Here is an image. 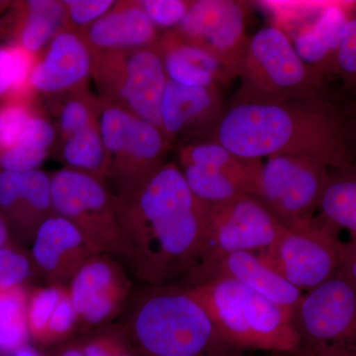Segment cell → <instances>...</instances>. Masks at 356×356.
<instances>
[{"instance_id":"cell-14","label":"cell","mask_w":356,"mask_h":356,"mask_svg":"<svg viewBox=\"0 0 356 356\" xmlns=\"http://www.w3.org/2000/svg\"><path fill=\"white\" fill-rule=\"evenodd\" d=\"M79 325L97 329L116 317L127 301L132 283L113 257H91L67 285Z\"/></svg>"},{"instance_id":"cell-26","label":"cell","mask_w":356,"mask_h":356,"mask_svg":"<svg viewBox=\"0 0 356 356\" xmlns=\"http://www.w3.org/2000/svg\"><path fill=\"white\" fill-rule=\"evenodd\" d=\"M318 210L330 226L346 229L356 240V166L330 170Z\"/></svg>"},{"instance_id":"cell-35","label":"cell","mask_w":356,"mask_h":356,"mask_svg":"<svg viewBox=\"0 0 356 356\" xmlns=\"http://www.w3.org/2000/svg\"><path fill=\"white\" fill-rule=\"evenodd\" d=\"M77 327L79 317L70 299L69 289L65 287L47 327L43 344L62 343L72 336Z\"/></svg>"},{"instance_id":"cell-38","label":"cell","mask_w":356,"mask_h":356,"mask_svg":"<svg viewBox=\"0 0 356 356\" xmlns=\"http://www.w3.org/2000/svg\"><path fill=\"white\" fill-rule=\"evenodd\" d=\"M339 271L356 286V240L341 243Z\"/></svg>"},{"instance_id":"cell-2","label":"cell","mask_w":356,"mask_h":356,"mask_svg":"<svg viewBox=\"0 0 356 356\" xmlns=\"http://www.w3.org/2000/svg\"><path fill=\"white\" fill-rule=\"evenodd\" d=\"M116 204L126 261L138 280L168 286L197 268L208 205L192 193L179 166L165 163L140 191Z\"/></svg>"},{"instance_id":"cell-1","label":"cell","mask_w":356,"mask_h":356,"mask_svg":"<svg viewBox=\"0 0 356 356\" xmlns=\"http://www.w3.org/2000/svg\"><path fill=\"white\" fill-rule=\"evenodd\" d=\"M208 140L242 158L304 156L330 170L356 166V114L343 90L280 102H234Z\"/></svg>"},{"instance_id":"cell-37","label":"cell","mask_w":356,"mask_h":356,"mask_svg":"<svg viewBox=\"0 0 356 356\" xmlns=\"http://www.w3.org/2000/svg\"><path fill=\"white\" fill-rule=\"evenodd\" d=\"M192 1L184 0H142L140 6L156 28L172 30L184 19Z\"/></svg>"},{"instance_id":"cell-7","label":"cell","mask_w":356,"mask_h":356,"mask_svg":"<svg viewBox=\"0 0 356 356\" xmlns=\"http://www.w3.org/2000/svg\"><path fill=\"white\" fill-rule=\"evenodd\" d=\"M91 53L99 99L161 130L159 109L168 79L156 46Z\"/></svg>"},{"instance_id":"cell-46","label":"cell","mask_w":356,"mask_h":356,"mask_svg":"<svg viewBox=\"0 0 356 356\" xmlns=\"http://www.w3.org/2000/svg\"><path fill=\"white\" fill-rule=\"evenodd\" d=\"M351 15H353V17H356V1L353 2V8H351Z\"/></svg>"},{"instance_id":"cell-43","label":"cell","mask_w":356,"mask_h":356,"mask_svg":"<svg viewBox=\"0 0 356 356\" xmlns=\"http://www.w3.org/2000/svg\"><path fill=\"white\" fill-rule=\"evenodd\" d=\"M13 4V1H6V0H0V17L6 13L7 9Z\"/></svg>"},{"instance_id":"cell-44","label":"cell","mask_w":356,"mask_h":356,"mask_svg":"<svg viewBox=\"0 0 356 356\" xmlns=\"http://www.w3.org/2000/svg\"><path fill=\"white\" fill-rule=\"evenodd\" d=\"M346 91L348 93V95L350 96L351 102H353V107H355V114H356V90L353 91Z\"/></svg>"},{"instance_id":"cell-8","label":"cell","mask_w":356,"mask_h":356,"mask_svg":"<svg viewBox=\"0 0 356 356\" xmlns=\"http://www.w3.org/2000/svg\"><path fill=\"white\" fill-rule=\"evenodd\" d=\"M50 177L54 213L72 222L96 254L127 261L116 198L109 185L67 168Z\"/></svg>"},{"instance_id":"cell-30","label":"cell","mask_w":356,"mask_h":356,"mask_svg":"<svg viewBox=\"0 0 356 356\" xmlns=\"http://www.w3.org/2000/svg\"><path fill=\"white\" fill-rule=\"evenodd\" d=\"M36 58L11 42L0 44V100L30 89L28 83Z\"/></svg>"},{"instance_id":"cell-4","label":"cell","mask_w":356,"mask_h":356,"mask_svg":"<svg viewBox=\"0 0 356 356\" xmlns=\"http://www.w3.org/2000/svg\"><path fill=\"white\" fill-rule=\"evenodd\" d=\"M184 286L207 310L220 334L238 350L301 353L291 310L227 278Z\"/></svg>"},{"instance_id":"cell-34","label":"cell","mask_w":356,"mask_h":356,"mask_svg":"<svg viewBox=\"0 0 356 356\" xmlns=\"http://www.w3.org/2000/svg\"><path fill=\"white\" fill-rule=\"evenodd\" d=\"M334 76L341 79L344 90H356V17H351L344 27L334 62Z\"/></svg>"},{"instance_id":"cell-41","label":"cell","mask_w":356,"mask_h":356,"mask_svg":"<svg viewBox=\"0 0 356 356\" xmlns=\"http://www.w3.org/2000/svg\"><path fill=\"white\" fill-rule=\"evenodd\" d=\"M312 356H356V350L351 348H327L318 350Z\"/></svg>"},{"instance_id":"cell-22","label":"cell","mask_w":356,"mask_h":356,"mask_svg":"<svg viewBox=\"0 0 356 356\" xmlns=\"http://www.w3.org/2000/svg\"><path fill=\"white\" fill-rule=\"evenodd\" d=\"M353 2H327L316 17L290 37L301 60L323 76H334L341 36L351 15Z\"/></svg>"},{"instance_id":"cell-20","label":"cell","mask_w":356,"mask_h":356,"mask_svg":"<svg viewBox=\"0 0 356 356\" xmlns=\"http://www.w3.org/2000/svg\"><path fill=\"white\" fill-rule=\"evenodd\" d=\"M79 34L91 51L154 47L161 37L139 1L116 2L108 13Z\"/></svg>"},{"instance_id":"cell-17","label":"cell","mask_w":356,"mask_h":356,"mask_svg":"<svg viewBox=\"0 0 356 356\" xmlns=\"http://www.w3.org/2000/svg\"><path fill=\"white\" fill-rule=\"evenodd\" d=\"M92 72V53L79 32L65 28L37 57L30 74L33 92L65 96L84 90Z\"/></svg>"},{"instance_id":"cell-21","label":"cell","mask_w":356,"mask_h":356,"mask_svg":"<svg viewBox=\"0 0 356 356\" xmlns=\"http://www.w3.org/2000/svg\"><path fill=\"white\" fill-rule=\"evenodd\" d=\"M65 27L64 1L56 0L13 2L0 17V36L13 39L11 43L36 57Z\"/></svg>"},{"instance_id":"cell-31","label":"cell","mask_w":356,"mask_h":356,"mask_svg":"<svg viewBox=\"0 0 356 356\" xmlns=\"http://www.w3.org/2000/svg\"><path fill=\"white\" fill-rule=\"evenodd\" d=\"M77 341L86 356H139L123 325H103Z\"/></svg>"},{"instance_id":"cell-5","label":"cell","mask_w":356,"mask_h":356,"mask_svg":"<svg viewBox=\"0 0 356 356\" xmlns=\"http://www.w3.org/2000/svg\"><path fill=\"white\" fill-rule=\"evenodd\" d=\"M238 77L241 86L234 102H285L330 88L327 77L306 65L289 37L273 25L250 37Z\"/></svg>"},{"instance_id":"cell-40","label":"cell","mask_w":356,"mask_h":356,"mask_svg":"<svg viewBox=\"0 0 356 356\" xmlns=\"http://www.w3.org/2000/svg\"><path fill=\"white\" fill-rule=\"evenodd\" d=\"M53 356H86L84 355L79 341H70V343L63 344Z\"/></svg>"},{"instance_id":"cell-42","label":"cell","mask_w":356,"mask_h":356,"mask_svg":"<svg viewBox=\"0 0 356 356\" xmlns=\"http://www.w3.org/2000/svg\"><path fill=\"white\" fill-rule=\"evenodd\" d=\"M0 356H44L42 355L41 353H39L38 350H35V348H31V346L28 344V346H23V348H19V350L13 351V353H7V355H0Z\"/></svg>"},{"instance_id":"cell-10","label":"cell","mask_w":356,"mask_h":356,"mask_svg":"<svg viewBox=\"0 0 356 356\" xmlns=\"http://www.w3.org/2000/svg\"><path fill=\"white\" fill-rule=\"evenodd\" d=\"M322 218L282 227L270 247L257 254L293 286L309 291L339 271L341 243Z\"/></svg>"},{"instance_id":"cell-27","label":"cell","mask_w":356,"mask_h":356,"mask_svg":"<svg viewBox=\"0 0 356 356\" xmlns=\"http://www.w3.org/2000/svg\"><path fill=\"white\" fill-rule=\"evenodd\" d=\"M27 286L0 287V355L29 344Z\"/></svg>"},{"instance_id":"cell-28","label":"cell","mask_w":356,"mask_h":356,"mask_svg":"<svg viewBox=\"0 0 356 356\" xmlns=\"http://www.w3.org/2000/svg\"><path fill=\"white\" fill-rule=\"evenodd\" d=\"M180 170L192 193L206 205H217L243 194L252 195L247 184L222 173L192 165L182 166Z\"/></svg>"},{"instance_id":"cell-25","label":"cell","mask_w":356,"mask_h":356,"mask_svg":"<svg viewBox=\"0 0 356 356\" xmlns=\"http://www.w3.org/2000/svg\"><path fill=\"white\" fill-rule=\"evenodd\" d=\"M57 139V129L44 115L35 112L26 124L19 142L0 154V172H29L39 170Z\"/></svg>"},{"instance_id":"cell-45","label":"cell","mask_w":356,"mask_h":356,"mask_svg":"<svg viewBox=\"0 0 356 356\" xmlns=\"http://www.w3.org/2000/svg\"><path fill=\"white\" fill-rule=\"evenodd\" d=\"M270 356H305L301 353H273Z\"/></svg>"},{"instance_id":"cell-29","label":"cell","mask_w":356,"mask_h":356,"mask_svg":"<svg viewBox=\"0 0 356 356\" xmlns=\"http://www.w3.org/2000/svg\"><path fill=\"white\" fill-rule=\"evenodd\" d=\"M33 93L26 89L0 100V154L19 142L26 124L37 111Z\"/></svg>"},{"instance_id":"cell-24","label":"cell","mask_w":356,"mask_h":356,"mask_svg":"<svg viewBox=\"0 0 356 356\" xmlns=\"http://www.w3.org/2000/svg\"><path fill=\"white\" fill-rule=\"evenodd\" d=\"M180 165L222 173L240 180L250 187L255 196L262 165L261 159L242 158L214 140L187 143L178 152Z\"/></svg>"},{"instance_id":"cell-13","label":"cell","mask_w":356,"mask_h":356,"mask_svg":"<svg viewBox=\"0 0 356 356\" xmlns=\"http://www.w3.org/2000/svg\"><path fill=\"white\" fill-rule=\"evenodd\" d=\"M245 14L242 1H192L184 19L172 31L209 51L236 79L250 40L245 33Z\"/></svg>"},{"instance_id":"cell-9","label":"cell","mask_w":356,"mask_h":356,"mask_svg":"<svg viewBox=\"0 0 356 356\" xmlns=\"http://www.w3.org/2000/svg\"><path fill=\"white\" fill-rule=\"evenodd\" d=\"M301 355L323 348L356 350V286L337 271L317 287L304 292L292 311Z\"/></svg>"},{"instance_id":"cell-32","label":"cell","mask_w":356,"mask_h":356,"mask_svg":"<svg viewBox=\"0 0 356 356\" xmlns=\"http://www.w3.org/2000/svg\"><path fill=\"white\" fill-rule=\"evenodd\" d=\"M65 286L48 285L34 288L29 291L27 306V323L30 339L43 344L47 327L55 312Z\"/></svg>"},{"instance_id":"cell-19","label":"cell","mask_w":356,"mask_h":356,"mask_svg":"<svg viewBox=\"0 0 356 356\" xmlns=\"http://www.w3.org/2000/svg\"><path fill=\"white\" fill-rule=\"evenodd\" d=\"M216 278L241 283L283 308L293 311L304 292L293 286L254 252H235L194 273L184 285H195Z\"/></svg>"},{"instance_id":"cell-16","label":"cell","mask_w":356,"mask_h":356,"mask_svg":"<svg viewBox=\"0 0 356 356\" xmlns=\"http://www.w3.org/2000/svg\"><path fill=\"white\" fill-rule=\"evenodd\" d=\"M54 214L50 175L40 170L0 172V215L18 245H32L41 225Z\"/></svg>"},{"instance_id":"cell-39","label":"cell","mask_w":356,"mask_h":356,"mask_svg":"<svg viewBox=\"0 0 356 356\" xmlns=\"http://www.w3.org/2000/svg\"><path fill=\"white\" fill-rule=\"evenodd\" d=\"M14 245H18L14 242L10 229H9L6 220L0 215V248L14 247Z\"/></svg>"},{"instance_id":"cell-36","label":"cell","mask_w":356,"mask_h":356,"mask_svg":"<svg viewBox=\"0 0 356 356\" xmlns=\"http://www.w3.org/2000/svg\"><path fill=\"white\" fill-rule=\"evenodd\" d=\"M67 27L81 33L116 4L112 0H65Z\"/></svg>"},{"instance_id":"cell-6","label":"cell","mask_w":356,"mask_h":356,"mask_svg":"<svg viewBox=\"0 0 356 356\" xmlns=\"http://www.w3.org/2000/svg\"><path fill=\"white\" fill-rule=\"evenodd\" d=\"M105 172L115 198L140 191L165 165L170 140L156 126L99 99Z\"/></svg>"},{"instance_id":"cell-11","label":"cell","mask_w":356,"mask_h":356,"mask_svg":"<svg viewBox=\"0 0 356 356\" xmlns=\"http://www.w3.org/2000/svg\"><path fill=\"white\" fill-rule=\"evenodd\" d=\"M330 168L304 156L280 154L262 165L255 197L282 227L313 219Z\"/></svg>"},{"instance_id":"cell-3","label":"cell","mask_w":356,"mask_h":356,"mask_svg":"<svg viewBox=\"0 0 356 356\" xmlns=\"http://www.w3.org/2000/svg\"><path fill=\"white\" fill-rule=\"evenodd\" d=\"M139 356H243L187 288L151 287L123 325Z\"/></svg>"},{"instance_id":"cell-15","label":"cell","mask_w":356,"mask_h":356,"mask_svg":"<svg viewBox=\"0 0 356 356\" xmlns=\"http://www.w3.org/2000/svg\"><path fill=\"white\" fill-rule=\"evenodd\" d=\"M221 88L186 86L168 81L159 116L161 128L170 144L208 140L225 112Z\"/></svg>"},{"instance_id":"cell-12","label":"cell","mask_w":356,"mask_h":356,"mask_svg":"<svg viewBox=\"0 0 356 356\" xmlns=\"http://www.w3.org/2000/svg\"><path fill=\"white\" fill-rule=\"evenodd\" d=\"M281 228L277 220L254 195L243 194L208 206L202 259L189 276L235 252H264L270 247Z\"/></svg>"},{"instance_id":"cell-18","label":"cell","mask_w":356,"mask_h":356,"mask_svg":"<svg viewBox=\"0 0 356 356\" xmlns=\"http://www.w3.org/2000/svg\"><path fill=\"white\" fill-rule=\"evenodd\" d=\"M31 245L37 273L57 286L67 287L81 267L98 254L72 222L56 214L41 225Z\"/></svg>"},{"instance_id":"cell-23","label":"cell","mask_w":356,"mask_h":356,"mask_svg":"<svg viewBox=\"0 0 356 356\" xmlns=\"http://www.w3.org/2000/svg\"><path fill=\"white\" fill-rule=\"evenodd\" d=\"M168 81L186 86H228L234 77L216 57L166 30L154 44Z\"/></svg>"},{"instance_id":"cell-33","label":"cell","mask_w":356,"mask_h":356,"mask_svg":"<svg viewBox=\"0 0 356 356\" xmlns=\"http://www.w3.org/2000/svg\"><path fill=\"white\" fill-rule=\"evenodd\" d=\"M37 275L30 252L19 245L0 248V287L26 286Z\"/></svg>"}]
</instances>
